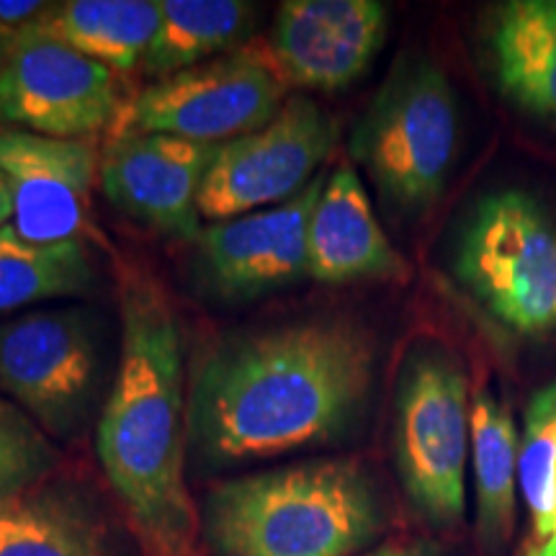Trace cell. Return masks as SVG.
<instances>
[{"label":"cell","mask_w":556,"mask_h":556,"mask_svg":"<svg viewBox=\"0 0 556 556\" xmlns=\"http://www.w3.org/2000/svg\"><path fill=\"white\" fill-rule=\"evenodd\" d=\"M377 340L343 315L214 338L189 374V448L212 467L328 446L358 426Z\"/></svg>","instance_id":"6da1fadb"},{"label":"cell","mask_w":556,"mask_h":556,"mask_svg":"<svg viewBox=\"0 0 556 556\" xmlns=\"http://www.w3.org/2000/svg\"><path fill=\"white\" fill-rule=\"evenodd\" d=\"M119 317V366L96 451L148 554L191 556L199 516L186 484L189 387L178 315L155 276L124 266Z\"/></svg>","instance_id":"7a4b0ae2"},{"label":"cell","mask_w":556,"mask_h":556,"mask_svg":"<svg viewBox=\"0 0 556 556\" xmlns=\"http://www.w3.org/2000/svg\"><path fill=\"white\" fill-rule=\"evenodd\" d=\"M217 556H353L384 528L368 471L351 458H312L229 479L201 510Z\"/></svg>","instance_id":"3957f363"},{"label":"cell","mask_w":556,"mask_h":556,"mask_svg":"<svg viewBox=\"0 0 556 556\" xmlns=\"http://www.w3.org/2000/svg\"><path fill=\"white\" fill-rule=\"evenodd\" d=\"M458 152V101L441 67L402 60L377 90L351 135L381 199L402 214H422L446 191Z\"/></svg>","instance_id":"277c9868"},{"label":"cell","mask_w":556,"mask_h":556,"mask_svg":"<svg viewBox=\"0 0 556 556\" xmlns=\"http://www.w3.org/2000/svg\"><path fill=\"white\" fill-rule=\"evenodd\" d=\"M454 276L500 328L556 332V219L523 191L479 199L454 248Z\"/></svg>","instance_id":"5b68a950"},{"label":"cell","mask_w":556,"mask_h":556,"mask_svg":"<svg viewBox=\"0 0 556 556\" xmlns=\"http://www.w3.org/2000/svg\"><path fill=\"white\" fill-rule=\"evenodd\" d=\"M469 451L467 374L446 348L417 345L394 394V458L415 513L438 531H456L467 516Z\"/></svg>","instance_id":"8992f818"},{"label":"cell","mask_w":556,"mask_h":556,"mask_svg":"<svg viewBox=\"0 0 556 556\" xmlns=\"http://www.w3.org/2000/svg\"><path fill=\"white\" fill-rule=\"evenodd\" d=\"M103 361V325L90 309L26 312L0 323V394L50 438H70L86 426Z\"/></svg>","instance_id":"52a82bcc"},{"label":"cell","mask_w":556,"mask_h":556,"mask_svg":"<svg viewBox=\"0 0 556 556\" xmlns=\"http://www.w3.org/2000/svg\"><path fill=\"white\" fill-rule=\"evenodd\" d=\"M338 142V122L309 96H289L266 127L217 144L199 193L201 219L222 222L299 197Z\"/></svg>","instance_id":"ba28073f"},{"label":"cell","mask_w":556,"mask_h":556,"mask_svg":"<svg viewBox=\"0 0 556 556\" xmlns=\"http://www.w3.org/2000/svg\"><path fill=\"white\" fill-rule=\"evenodd\" d=\"M287 90L261 50H240L142 88L119 119L122 129L225 144L266 127Z\"/></svg>","instance_id":"9c48e42d"},{"label":"cell","mask_w":556,"mask_h":556,"mask_svg":"<svg viewBox=\"0 0 556 556\" xmlns=\"http://www.w3.org/2000/svg\"><path fill=\"white\" fill-rule=\"evenodd\" d=\"M116 70L37 26L0 45V122L54 139H88L119 119Z\"/></svg>","instance_id":"30bf717a"},{"label":"cell","mask_w":556,"mask_h":556,"mask_svg":"<svg viewBox=\"0 0 556 556\" xmlns=\"http://www.w3.org/2000/svg\"><path fill=\"white\" fill-rule=\"evenodd\" d=\"M317 176L287 204L201 227L193 278L208 302L248 304L307 276L309 222L323 193Z\"/></svg>","instance_id":"8fae6325"},{"label":"cell","mask_w":556,"mask_h":556,"mask_svg":"<svg viewBox=\"0 0 556 556\" xmlns=\"http://www.w3.org/2000/svg\"><path fill=\"white\" fill-rule=\"evenodd\" d=\"M387 29L377 0H287L258 50L289 90H343L371 70Z\"/></svg>","instance_id":"7c38bea8"},{"label":"cell","mask_w":556,"mask_h":556,"mask_svg":"<svg viewBox=\"0 0 556 556\" xmlns=\"http://www.w3.org/2000/svg\"><path fill=\"white\" fill-rule=\"evenodd\" d=\"M217 144L119 129L101 150L103 197L152 232L197 240L199 193Z\"/></svg>","instance_id":"4fadbf2b"},{"label":"cell","mask_w":556,"mask_h":556,"mask_svg":"<svg viewBox=\"0 0 556 556\" xmlns=\"http://www.w3.org/2000/svg\"><path fill=\"white\" fill-rule=\"evenodd\" d=\"M101 152L90 139L0 131V173L13 193V229L34 245L80 240Z\"/></svg>","instance_id":"5bb4252c"},{"label":"cell","mask_w":556,"mask_h":556,"mask_svg":"<svg viewBox=\"0 0 556 556\" xmlns=\"http://www.w3.org/2000/svg\"><path fill=\"white\" fill-rule=\"evenodd\" d=\"M307 278L328 287L409 278L407 261L381 229L351 163L330 173L312 212Z\"/></svg>","instance_id":"9a60e30c"},{"label":"cell","mask_w":556,"mask_h":556,"mask_svg":"<svg viewBox=\"0 0 556 556\" xmlns=\"http://www.w3.org/2000/svg\"><path fill=\"white\" fill-rule=\"evenodd\" d=\"M484 52L507 99L556 122V0L497 5L484 26Z\"/></svg>","instance_id":"2e32d148"},{"label":"cell","mask_w":556,"mask_h":556,"mask_svg":"<svg viewBox=\"0 0 556 556\" xmlns=\"http://www.w3.org/2000/svg\"><path fill=\"white\" fill-rule=\"evenodd\" d=\"M0 556H119L103 518L75 486L41 482L0 500Z\"/></svg>","instance_id":"e0dca14e"},{"label":"cell","mask_w":556,"mask_h":556,"mask_svg":"<svg viewBox=\"0 0 556 556\" xmlns=\"http://www.w3.org/2000/svg\"><path fill=\"white\" fill-rule=\"evenodd\" d=\"M520 435L510 413L492 392L471 402L477 541L482 556H503L516 533Z\"/></svg>","instance_id":"ac0fdd59"},{"label":"cell","mask_w":556,"mask_h":556,"mask_svg":"<svg viewBox=\"0 0 556 556\" xmlns=\"http://www.w3.org/2000/svg\"><path fill=\"white\" fill-rule=\"evenodd\" d=\"M47 37L111 70H135L148 58L160 29V0H67L37 24Z\"/></svg>","instance_id":"d6986e66"},{"label":"cell","mask_w":556,"mask_h":556,"mask_svg":"<svg viewBox=\"0 0 556 556\" xmlns=\"http://www.w3.org/2000/svg\"><path fill=\"white\" fill-rule=\"evenodd\" d=\"M255 5L242 0H160V29L142 67L163 80L245 50Z\"/></svg>","instance_id":"ffe728a7"},{"label":"cell","mask_w":556,"mask_h":556,"mask_svg":"<svg viewBox=\"0 0 556 556\" xmlns=\"http://www.w3.org/2000/svg\"><path fill=\"white\" fill-rule=\"evenodd\" d=\"M96 270L83 240L34 245L9 225L0 229V317L60 296L93 289Z\"/></svg>","instance_id":"44dd1931"},{"label":"cell","mask_w":556,"mask_h":556,"mask_svg":"<svg viewBox=\"0 0 556 556\" xmlns=\"http://www.w3.org/2000/svg\"><path fill=\"white\" fill-rule=\"evenodd\" d=\"M518 484L536 528V544L548 541L556 507V381L528 400L518 448Z\"/></svg>","instance_id":"7402d4cb"},{"label":"cell","mask_w":556,"mask_h":556,"mask_svg":"<svg viewBox=\"0 0 556 556\" xmlns=\"http://www.w3.org/2000/svg\"><path fill=\"white\" fill-rule=\"evenodd\" d=\"M58 464L60 451L52 438L0 394V500L47 482Z\"/></svg>","instance_id":"603a6c76"},{"label":"cell","mask_w":556,"mask_h":556,"mask_svg":"<svg viewBox=\"0 0 556 556\" xmlns=\"http://www.w3.org/2000/svg\"><path fill=\"white\" fill-rule=\"evenodd\" d=\"M50 9L52 3H39V0H0V26L9 31L26 29Z\"/></svg>","instance_id":"cb8c5ba5"},{"label":"cell","mask_w":556,"mask_h":556,"mask_svg":"<svg viewBox=\"0 0 556 556\" xmlns=\"http://www.w3.org/2000/svg\"><path fill=\"white\" fill-rule=\"evenodd\" d=\"M364 556H435V554L430 552V548L417 546V544H387V546L374 548V552H368Z\"/></svg>","instance_id":"d4e9b609"},{"label":"cell","mask_w":556,"mask_h":556,"mask_svg":"<svg viewBox=\"0 0 556 556\" xmlns=\"http://www.w3.org/2000/svg\"><path fill=\"white\" fill-rule=\"evenodd\" d=\"M13 225V193L9 180L0 173V229Z\"/></svg>","instance_id":"484cf974"},{"label":"cell","mask_w":556,"mask_h":556,"mask_svg":"<svg viewBox=\"0 0 556 556\" xmlns=\"http://www.w3.org/2000/svg\"><path fill=\"white\" fill-rule=\"evenodd\" d=\"M523 556H556V539L541 541V544H533Z\"/></svg>","instance_id":"4316f807"},{"label":"cell","mask_w":556,"mask_h":556,"mask_svg":"<svg viewBox=\"0 0 556 556\" xmlns=\"http://www.w3.org/2000/svg\"><path fill=\"white\" fill-rule=\"evenodd\" d=\"M11 34H13V31H9V29H3V26H0V45H3V41H5V39H9V37H11Z\"/></svg>","instance_id":"83f0119b"},{"label":"cell","mask_w":556,"mask_h":556,"mask_svg":"<svg viewBox=\"0 0 556 556\" xmlns=\"http://www.w3.org/2000/svg\"><path fill=\"white\" fill-rule=\"evenodd\" d=\"M552 539H556V507H554V533H552Z\"/></svg>","instance_id":"f1b7e54d"}]
</instances>
